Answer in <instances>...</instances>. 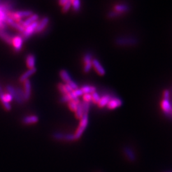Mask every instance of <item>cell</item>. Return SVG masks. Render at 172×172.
<instances>
[{"mask_svg": "<svg viewBox=\"0 0 172 172\" xmlns=\"http://www.w3.org/2000/svg\"><path fill=\"white\" fill-rule=\"evenodd\" d=\"M88 121H89V116H88V114H83L82 117L80 119V124H79L75 133L74 134L75 140H78V139L81 137L83 133L84 132L87 126Z\"/></svg>", "mask_w": 172, "mask_h": 172, "instance_id": "obj_1", "label": "cell"}, {"mask_svg": "<svg viewBox=\"0 0 172 172\" xmlns=\"http://www.w3.org/2000/svg\"><path fill=\"white\" fill-rule=\"evenodd\" d=\"M32 14H33V13H32L31 11L25 10V11H18L16 12H11L8 13V16L16 22H21V18L30 17Z\"/></svg>", "mask_w": 172, "mask_h": 172, "instance_id": "obj_2", "label": "cell"}, {"mask_svg": "<svg viewBox=\"0 0 172 172\" xmlns=\"http://www.w3.org/2000/svg\"><path fill=\"white\" fill-rule=\"evenodd\" d=\"M161 106L162 110L167 117L172 119V105L168 100L163 99L161 101Z\"/></svg>", "mask_w": 172, "mask_h": 172, "instance_id": "obj_3", "label": "cell"}, {"mask_svg": "<svg viewBox=\"0 0 172 172\" xmlns=\"http://www.w3.org/2000/svg\"><path fill=\"white\" fill-rule=\"evenodd\" d=\"M38 24V22L36 21L32 23L31 25L25 27L24 31L22 32V35L24 36V38L26 39L27 38H29L30 36H31L32 34H33V32H35L36 31Z\"/></svg>", "mask_w": 172, "mask_h": 172, "instance_id": "obj_4", "label": "cell"}, {"mask_svg": "<svg viewBox=\"0 0 172 172\" xmlns=\"http://www.w3.org/2000/svg\"><path fill=\"white\" fill-rule=\"evenodd\" d=\"M7 90L8 92V94H10L12 96L13 99L16 102H17L18 103L22 104L23 102H24V101H23L19 97V96L18 95L16 89H15L14 87H12V86L8 85L7 86Z\"/></svg>", "mask_w": 172, "mask_h": 172, "instance_id": "obj_5", "label": "cell"}, {"mask_svg": "<svg viewBox=\"0 0 172 172\" xmlns=\"http://www.w3.org/2000/svg\"><path fill=\"white\" fill-rule=\"evenodd\" d=\"M123 103V101L120 99L118 98V97H114V98L111 97L106 106H107V108L109 109L114 110L121 106Z\"/></svg>", "mask_w": 172, "mask_h": 172, "instance_id": "obj_6", "label": "cell"}, {"mask_svg": "<svg viewBox=\"0 0 172 172\" xmlns=\"http://www.w3.org/2000/svg\"><path fill=\"white\" fill-rule=\"evenodd\" d=\"M137 42L135 38H120L115 40V43L119 45H134Z\"/></svg>", "mask_w": 172, "mask_h": 172, "instance_id": "obj_7", "label": "cell"}, {"mask_svg": "<svg viewBox=\"0 0 172 172\" xmlns=\"http://www.w3.org/2000/svg\"><path fill=\"white\" fill-rule=\"evenodd\" d=\"M92 65L95 69V70L97 72V73L99 74L100 75H104L105 74V69L102 66V65L100 64V63L97 61V59H94L92 60Z\"/></svg>", "mask_w": 172, "mask_h": 172, "instance_id": "obj_8", "label": "cell"}, {"mask_svg": "<svg viewBox=\"0 0 172 172\" xmlns=\"http://www.w3.org/2000/svg\"><path fill=\"white\" fill-rule=\"evenodd\" d=\"M6 23H7L8 24L12 26L13 28L16 29L17 31H20L21 32H23V31H24V27H23L19 22H17L16 21H13L12 18H11L10 17H8L7 18Z\"/></svg>", "mask_w": 172, "mask_h": 172, "instance_id": "obj_9", "label": "cell"}, {"mask_svg": "<svg viewBox=\"0 0 172 172\" xmlns=\"http://www.w3.org/2000/svg\"><path fill=\"white\" fill-rule=\"evenodd\" d=\"M23 38L21 36H16L12 40V45L16 51H19L22 49Z\"/></svg>", "mask_w": 172, "mask_h": 172, "instance_id": "obj_10", "label": "cell"}, {"mask_svg": "<svg viewBox=\"0 0 172 172\" xmlns=\"http://www.w3.org/2000/svg\"><path fill=\"white\" fill-rule=\"evenodd\" d=\"M24 100H29L31 94V82L29 80H26L24 82Z\"/></svg>", "mask_w": 172, "mask_h": 172, "instance_id": "obj_11", "label": "cell"}, {"mask_svg": "<svg viewBox=\"0 0 172 172\" xmlns=\"http://www.w3.org/2000/svg\"><path fill=\"white\" fill-rule=\"evenodd\" d=\"M38 15L32 14L31 16H30V17H29L28 18H27V19L26 21H24V22H19V23L25 28V27H26L27 26L31 25L33 22H36L37 19H38Z\"/></svg>", "mask_w": 172, "mask_h": 172, "instance_id": "obj_12", "label": "cell"}, {"mask_svg": "<svg viewBox=\"0 0 172 172\" xmlns=\"http://www.w3.org/2000/svg\"><path fill=\"white\" fill-rule=\"evenodd\" d=\"M49 22V19L48 17H44V18H42V19L41 20V21L38 22L35 32H40L42 31L45 28V27L47 26Z\"/></svg>", "mask_w": 172, "mask_h": 172, "instance_id": "obj_13", "label": "cell"}, {"mask_svg": "<svg viewBox=\"0 0 172 172\" xmlns=\"http://www.w3.org/2000/svg\"><path fill=\"white\" fill-rule=\"evenodd\" d=\"M0 38L5 41L8 44H12L13 37L9 34L7 33V32L4 31L3 30H0Z\"/></svg>", "mask_w": 172, "mask_h": 172, "instance_id": "obj_14", "label": "cell"}, {"mask_svg": "<svg viewBox=\"0 0 172 172\" xmlns=\"http://www.w3.org/2000/svg\"><path fill=\"white\" fill-rule=\"evenodd\" d=\"M36 68L29 69L28 70L26 71L24 74H22V75L21 76L19 80L22 82H24L25 80H28V78L33 75V74L36 72Z\"/></svg>", "mask_w": 172, "mask_h": 172, "instance_id": "obj_15", "label": "cell"}, {"mask_svg": "<svg viewBox=\"0 0 172 172\" xmlns=\"http://www.w3.org/2000/svg\"><path fill=\"white\" fill-rule=\"evenodd\" d=\"M38 121V117L36 115L26 116L22 119V123L24 124H35Z\"/></svg>", "mask_w": 172, "mask_h": 172, "instance_id": "obj_16", "label": "cell"}, {"mask_svg": "<svg viewBox=\"0 0 172 172\" xmlns=\"http://www.w3.org/2000/svg\"><path fill=\"white\" fill-rule=\"evenodd\" d=\"M111 98V97L109 94H105V95H103L102 97H101L99 103H97L99 107L100 108L105 107V106H106L108 105L109 102L110 101Z\"/></svg>", "mask_w": 172, "mask_h": 172, "instance_id": "obj_17", "label": "cell"}, {"mask_svg": "<svg viewBox=\"0 0 172 172\" xmlns=\"http://www.w3.org/2000/svg\"><path fill=\"white\" fill-rule=\"evenodd\" d=\"M124 152L130 161L133 162L136 160V156L134 155L133 151L130 148L125 147L124 148Z\"/></svg>", "mask_w": 172, "mask_h": 172, "instance_id": "obj_18", "label": "cell"}, {"mask_svg": "<svg viewBox=\"0 0 172 172\" xmlns=\"http://www.w3.org/2000/svg\"><path fill=\"white\" fill-rule=\"evenodd\" d=\"M4 94L3 93L2 88H1V86H0V101H1V103L4 106V108L5 109V110L9 111V110H11V108H12L11 105L10 103H8V102L6 101V100H4Z\"/></svg>", "mask_w": 172, "mask_h": 172, "instance_id": "obj_19", "label": "cell"}, {"mask_svg": "<svg viewBox=\"0 0 172 172\" xmlns=\"http://www.w3.org/2000/svg\"><path fill=\"white\" fill-rule=\"evenodd\" d=\"M35 63H36V59L35 56L32 54H30L27 55L26 58V64L27 66L30 69L35 68Z\"/></svg>", "mask_w": 172, "mask_h": 172, "instance_id": "obj_20", "label": "cell"}, {"mask_svg": "<svg viewBox=\"0 0 172 172\" xmlns=\"http://www.w3.org/2000/svg\"><path fill=\"white\" fill-rule=\"evenodd\" d=\"M59 75L63 79V80L66 83V84L72 80V78L66 70L63 69V70L59 72Z\"/></svg>", "mask_w": 172, "mask_h": 172, "instance_id": "obj_21", "label": "cell"}, {"mask_svg": "<svg viewBox=\"0 0 172 172\" xmlns=\"http://www.w3.org/2000/svg\"><path fill=\"white\" fill-rule=\"evenodd\" d=\"M80 89L83 92V94H92L94 92H96V88L94 86H82Z\"/></svg>", "mask_w": 172, "mask_h": 172, "instance_id": "obj_22", "label": "cell"}, {"mask_svg": "<svg viewBox=\"0 0 172 172\" xmlns=\"http://www.w3.org/2000/svg\"><path fill=\"white\" fill-rule=\"evenodd\" d=\"M114 10H115V11L120 13L122 12H127L129 10V7H128V6L126 5V4H117V5L115 6Z\"/></svg>", "mask_w": 172, "mask_h": 172, "instance_id": "obj_23", "label": "cell"}, {"mask_svg": "<svg viewBox=\"0 0 172 172\" xmlns=\"http://www.w3.org/2000/svg\"><path fill=\"white\" fill-rule=\"evenodd\" d=\"M80 100H79L78 98H77L75 100H72L70 101H69L68 102V105L69 106V109H70L71 110L73 111H75V110L77 109V105L78 104L80 103Z\"/></svg>", "mask_w": 172, "mask_h": 172, "instance_id": "obj_24", "label": "cell"}, {"mask_svg": "<svg viewBox=\"0 0 172 172\" xmlns=\"http://www.w3.org/2000/svg\"><path fill=\"white\" fill-rule=\"evenodd\" d=\"M75 117L77 119H80L82 117V116H83V109H82L81 102H80V103L78 104L77 109L75 110Z\"/></svg>", "mask_w": 172, "mask_h": 172, "instance_id": "obj_25", "label": "cell"}, {"mask_svg": "<svg viewBox=\"0 0 172 172\" xmlns=\"http://www.w3.org/2000/svg\"><path fill=\"white\" fill-rule=\"evenodd\" d=\"M82 106L83 109V114H88L89 111V108H90V103L88 102L82 101L81 102Z\"/></svg>", "mask_w": 172, "mask_h": 172, "instance_id": "obj_26", "label": "cell"}, {"mask_svg": "<svg viewBox=\"0 0 172 172\" xmlns=\"http://www.w3.org/2000/svg\"><path fill=\"white\" fill-rule=\"evenodd\" d=\"M91 96H92V101L93 102V103H96V104L99 103L101 97H100V94L97 93V92H94L93 93L91 94Z\"/></svg>", "mask_w": 172, "mask_h": 172, "instance_id": "obj_27", "label": "cell"}, {"mask_svg": "<svg viewBox=\"0 0 172 172\" xmlns=\"http://www.w3.org/2000/svg\"><path fill=\"white\" fill-rule=\"evenodd\" d=\"M72 5L73 6V10L78 11L80 8V0H72Z\"/></svg>", "mask_w": 172, "mask_h": 172, "instance_id": "obj_28", "label": "cell"}, {"mask_svg": "<svg viewBox=\"0 0 172 172\" xmlns=\"http://www.w3.org/2000/svg\"><path fill=\"white\" fill-rule=\"evenodd\" d=\"M63 140L65 141H73L75 140L74 134H64Z\"/></svg>", "mask_w": 172, "mask_h": 172, "instance_id": "obj_29", "label": "cell"}, {"mask_svg": "<svg viewBox=\"0 0 172 172\" xmlns=\"http://www.w3.org/2000/svg\"><path fill=\"white\" fill-rule=\"evenodd\" d=\"M64 134L62 133H59V132H56V133H54L52 134V137L55 140H63L64 139Z\"/></svg>", "mask_w": 172, "mask_h": 172, "instance_id": "obj_30", "label": "cell"}, {"mask_svg": "<svg viewBox=\"0 0 172 172\" xmlns=\"http://www.w3.org/2000/svg\"><path fill=\"white\" fill-rule=\"evenodd\" d=\"M70 101H71V99H70V97H69V94H64L59 100V101L61 102V103H68V102Z\"/></svg>", "mask_w": 172, "mask_h": 172, "instance_id": "obj_31", "label": "cell"}, {"mask_svg": "<svg viewBox=\"0 0 172 172\" xmlns=\"http://www.w3.org/2000/svg\"><path fill=\"white\" fill-rule=\"evenodd\" d=\"M71 7H72V0H68V1L63 6V12H67Z\"/></svg>", "mask_w": 172, "mask_h": 172, "instance_id": "obj_32", "label": "cell"}, {"mask_svg": "<svg viewBox=\"0 0 172 172\" xmlns=\"http://www.w3.org/2000/svg\"><path fill=\"white\" fill-rule=\"evenodd\" d=\"M92 66V61L86 63L84 65V68H83V72H84L85 73H88L91 70Z\"/></svg>", "mask_w": 172, "mask_h": 172, "instance_id": "obj_33", "label": "cell"}, {"mask_svg": "<svg viewBox=\"0 0 172 172\" xmlns=\"http://www.w3.org/2000/svg\"><path fill=\"white\" fill-rule=\"evenodd\" d=\"M16 91L17 92L18 95L24 101H25L24 100V91H23V89H22L21 88H17Z\"/></svg>", "mask_w": 172, "mask_h": 172, "instance_id": "obj_34", "label": "cell"}, {"mask_svg": "<svg viewBox=\"0 0 172 172\" xmlns=\"http://www.w3.org/2000/svg\"><path fill=\"white\" fill-rule=\"evenodd\" d=\"M83 101L88 102L90 103V101H92V96L91 94H83Z\"/></svg>", "mask_w": 172, "mask_h": 172, "instance_id": "obj_35", "label": "cell"}, {"mask_svg": "<svg viewBox=\"0 0 172 172\" xmlns=\"http://www.w3.org/2000/svg\"><path fill=\"white\" fill-rule=\"evenodd\" d=\"M58 87V89H59V91L61 92L63 95L66 94V90H65L64 84H63V83H59Z\"/></svg>", "mask_w": 172, "mask_h": 172, "instance_id": "obj_36", "label": "cell"}, {"mask_svg": "<svg viewBox=\"0 0 172 172\" xmlns=\"http://www.w3.org/2000/svg\"><path fill=\"white\" fill-rule=\"evenodd\" d=\"M67 84L69 86H70V87L72 88V89L74 91V90H75V89H78V85L77 84V83L73 81L72 80L69 82L68 83H67Z\"/></svg>", "mask_w": 172, "mask_h": 172, "instance_id": "obj_37", "label": "cell"}, {"mask_svg": "<svg viewBox=\"0 0 172 172\" xmlns=\"http://www.w3.org/2000/svg\"><path fill=\"white\" fill-rule=\"evenodd\" d=\"M120 15V13L116 12V11H111L108 14V17L110 18H114L115 17H118Z\"/></svg>", "mask_w": 172, "mask_h": 172, "instance_id": "obj_38", "label": "cell"}, {"mask_svg": "<svg viewBox=\"0 0 172 172\" xmlns=\"http://www.w3.org/2000/svg\"><path fill=\"white\" fill-rule=\"evenodd\" d=\"M92 55L90 54H86L83 58V61L84 63H88V62H91L92 61Z\"/></svg>", "mask_w": 172, "mask_h": 172, "instance_id": "obj_39", "label": "cell"}, {"mask_svg": "<svg viewBox=\"0 0 172 172\" xmlns=\"http://www.w3.org/2000/svg\"><path fill=\"white\" fill-rule=\"evenodd\" d=\"M170 97V92L168 90H165L163 92V97L165 100H168Z\"/></svg>", "mask_w": 172, "mask_h": 172, "instance_id": "obj_40", "label": "cell"}, {"mask_svg": "<svg viewBox=\"0 0 172 172\" xmlns=\"http://www.w3.org/2000/svg\"><path fill=\"white\" fill-rule=\"evenodd\" d=\"M4 100H6V101L8 102V103L13 100L12 96L10 94H8H8H4Z\"/></svg>", "mask_w": 172, "mask_h": 172, "instance_id": "obj_41", "label": "cell"}, {"mask_svg": "<svg viewBox=\"0 0 172 172\" xmlns=\"http://www.w3.org/2000/svg\"><path fill=\"white\" fill-rule=\"evenodd\" d=\"M68 1V0H59V4H61V5L63 6L64 4L66 3Z\"/></svg>", "mask_w": 172, "mask_h": 172, "instance_id": "obj_42", "label": "cell"}, {"mask_svg": "<svg viewBox=\"0 0 172 172\" xmlns=\"http://www.w3.org/2000/svg\"><path fill=\"white\" fill-rule=\"evenodd\" d=\"M171 92H172V88H171Z\"/></svg>", "mask_w": 172, "mask_h": 172, "instance_id": "obj_43", "label": "cell"}, {"mask_svg": "<svg viewBox=\"0 0 172 172\" xmlns=\"http://www.w3.org/2000/svg\"><path fill=\"white\" fill-rule=\"evenodd\" d=\"M0 3H1V2H0Z\"/></svg>", "mask_w": 172, "mask_h": 172, "instance_id": "obj_44", "label": "cell"}]
</instances>
